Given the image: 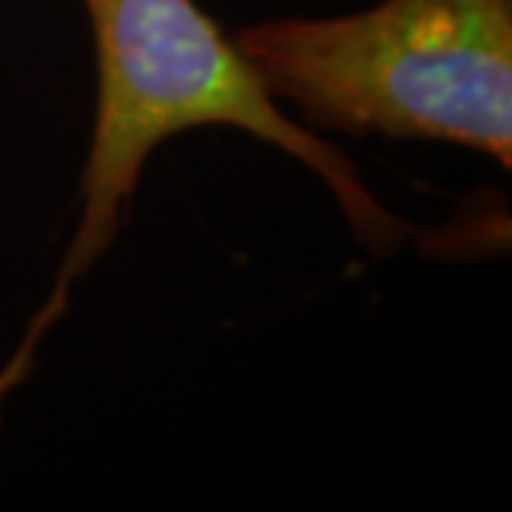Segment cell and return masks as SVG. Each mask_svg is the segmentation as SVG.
<instances>
[{"label":"cell","mask_w":512,"mask_h":512,"mask_svg":"<svg viewBox=\"0 0 512 512\" xmlns=\"http://www.w3.org/2000/svg\"><path fill=\"white\" fill-rule=\"evenodd\" d=\"M97 57L92 148L83 171V214L43 308L0 370V402L26 382L46 333L69 311L74 285L111 248L148 157L202 126L239 128L282 148L328 185L359 242L382 254L407 234L370 194L336 146L285 117L234 40L197 0H83Z\"/></svg>","instance_id":"cell-1"},{"label":"cell","mask_w":512,"mask_h":512,"mask_svg":"<svg viewBox=\"0 0 512 512\" xmlns=\"http://www.w3.org/2000/svg\"><path fill=\"white\" fill-rule=\"evenodd\" d=\"M234 43L316 126L512 165V0H382L345 18L256 23Z\"/></svg>","instance_id":"cell-2"}]
</instances>
